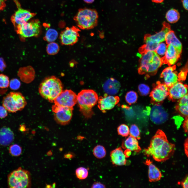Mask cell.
<instances>
[{"label":"cell","mask_w":188,"mask_h":188,"mask_svg":"<svg viewBox=\"0 0 188 188\" xmlns=\"http://www.w3.org/2000/svg\"><path fill=\"white\" fill-rule=\"evenodd\" d=\"M187 85L178 81L169 87V99L173 101L179 100L187 94Z\"/></svg>","instance_id":"9a60e30c"},{"label":"cell","mask_w":188,"mask_h":188,"mask_svg":"<svg viewBox=\"0 0 188 188\" xmlns=\"http://www.w3.org/2000/svg\"><path fill=\"white\" fill-rule=\"evenodd\" d=\"M180 15L179 12L176 9H172L168 10L166 15L167 21L171 23L177 22L179 20Z\"/></svg>","instance_id":"83f0119b"},{"label":"cell","mask_w":188,"mask_h":188,"mask_svg":"<svg viewBox=\"0 0 188 188\" xmlns=\"http://www.w3.org/2000/svg\"><path fill=\"white\" fill-rule=\"evenodd\" d=\"M167 46L168 45L166 42H161L158 44L155 51L159 56H164L167 50Z\"/></svg>","instance_id":"e575fe53"},{"label":"cell","mask_w":188,"mask_h":188,"mask_svg":"<svg viewBox=\"0 0 188 188\" xmlns=\"http://www.w3.org/2000/svg\"><path fill=\"white\" fill-rule=\"evenodd\" d=\"M21 83L20 80L17 78L12 79L9 81V85L10 89L13 90H17L20 87Z\"/></svg>","instance_id":"60d3db41"},{"label":"cell","mask_w":188,"mask_h":188,"mask_svg":"<svg viewBox=\"0 0 188 188\" xmlns=\"http://www.w3.org/2000/svg\"><path fill=\"white\" fill-rule=\"evenodd\" d=\"M138 90L140 94L142 96L147 95L149 93L150 91L149 87L144 84H141L139 85Z\"/></svg>","instance_id":"ab89813d"},{"label":"cell","mask_w":188,"mask_h":188,"mask_svg":"<svg viewBox=\"0 0 188 188\" xmlns=\"http://www.w3.org/2000/svg\"><path fill=\"white\" fill-rule=\"evenodd\" d=\"M32 69L30 67L20 68L17 73L18 76L22 82L26 83H30L33 79V73H31Z\"/></svg>","instance_id":"d4e9b609"},{"label":"cell","mask_w":188,"mask_h":188,"mask_svg":"<svg viewBox=\"0 0 188 188\" xmlns=\"http://www.w3.org/2000/svg\"><path fill=\"white\" fill-rule=\"evenodd\" d=\"M60 50L58 44L54 42L50 43L46 47V51L48 54L53 55L57 54Z\"/></svg>","instance_id":"1f68e13d"},{"label":"cell","mask_w":188,"mask_h":188,"mask_svg":"<svg viewBox=\"0 0 188 188\" xmlns=\"http://www.w3.org/2000/svg\"><path fill=\"white\" fill-rule=\"evenodd\" d=\"M152 2L156 3H160L162 2L164 0H151Z\"/></svg>","instance_id":"db71d44e"},{"label":"cell","mask_w":188,"mask_h":188,"mask_svg":"<svg viewBox=\"0 0 188 188\" xmlns=\"http://www.w3.org/2000/svg\"><path fill=\"white\" fill-rule=\"evenodd\" d=\"M2 103L8 111L13 113L22 110L26 105L27 102L20 92H11L3 98Z\"/></svg>","instance_id":"52a82bcc"},{"label":"cell","mask_w":188,"mask_h":188,"mask_svg":"<svg viewBox=\"0 0 188 188\" xmlns=\"http://www.w3.org/2000/svg\"><path fill=\"white\" fill-rule=\"evenodd\" d=\"M131 151L128 149H126L124 151V153L126 158H128L130 157L131 154Z\"/></svg>","instance_id":"f5cc1de1"},{"label":"cell","mask_w":188,"mask_h":188,"mask_svg":"<svg viewBox=\"0 0 188 188\" xmlns=\"http://www.w3.org/2000/svg\"><path fill=\"white\" fill-rule=\"evenodd\" d=\"M46 187L48 188H52V186L50 185L46 184Z\"/></svg>","instance_id":"6f0895ef"},{"label":"cell","mask_w":188,"mask_h":188,"mask_svg":"<svg viewBox=\"0 0 188 188\" xmlns=\"http://www.w3.org/2000/svg\"><path fill=\"white\" fill-rule=\"evenodd\" d=\"M139 54L140 59L138 71L140 74L155 73L163 63L162 58L155 51H147Z\"/></svg>","instance_id":"277c9868"},{"label":"cell","mask_w":188,"mask_h":188,"mask_svg":"<svg viewBox=\"0 0 188 188\" xmlns=\"http://www.w3.org/2000/svg\"><path fill=\"white\" fill-rule=\"evenodd\" d=\"M58 36V33L56 30L50 28L46 31L44 37V39L49 43L53 42L56 39Z\"/></svg>","instance_id":"f546056e"},{"label":"cell","mask_w":188,"mask_h":188,"mask_svg":"<svg viewBox=\"0 0 188 188\" xmlns=\"http://www.w3.org/2000/svg\"><path fill=\"white\" fill-rule=\"evenodd\" d=\"M9 79L6 75L0 74V88L4 89L7 88L9 86Z\"/></svg>","instance_id":"f35d334b"},{"label":"cell","mask_w":188,"mask_h":188,"mask_svg":"<svg viewBox=\"0 0 188 188\" xmlns=\"http://www.w3.org/2000/svg\"><path fill=\"white\" fill-rule=\"evenodd\" d=\"M62 90L63 85L61 80L54 76L45 78L40 84L39 88L41 96L51 102H54Z\"/></svg>","instance_id":"7a4b0ae2"},{"label":"cell","mask_w":188,"mask_h":188,"mask_svg":"<svg viewBox=\"0 0 188 188\" xmlns=\"http://www.w3.org/2000/svg\"><path fill=\"white\" fill-rule=\"evenodd\" d=\"M181 51L172 45H168L165 54L162 58L163 63L169 65H174L179 58Z\"/></svg>","instance_id":"ac0fdd59"},{"label":"cell","mask_w":188,"mask_h":188,"mask_svg":"<svg viewBox=\"0 0 188 188\" xmlns=\"http://www.w3.org/2000/svg\"><path fill=\"white\" fill-rule=\"evenodd\" d=\"M92 188H105V186L99 182H95L92 185L91 187Z\"/></svg>","instance_id":"f6af8a7d"},{"label":"cell","mask_w":188,"mask_h":188,"mask_svg":"<svg viewBox=\"0 0 188 188\" xmlns=\"http://www.w3.org/2000/svg\"><path fill=\"white\" fill-rule=\"evenodd\" d=\"M183 5L184 8L186 10H188V0L182 1Z\"/></svg>","instance_id":"816d5d0a"},{"label":"cell","mask_w":188,"mask_h":188,"mask_svg":"<svg viewBox=\"0 0 188 188\" xmlns=\"http://www.w3.org/2000/svg\"><path fill=\"white\" fill-rule=\"evenodd\" d=\"M9 151L12 156H19L21 154L22 149L19 145L17 144H14L10 146Z\"/></svg>","instance_id":"74e56055"},{"label":"cell","mask_w":188,"mask_h":188,"mask_svg":"<svg viewBox=\"0 0 188 188\" xmlns=\"http://www.w3.org/2000/svg\"><path fill=\"white\" fill-rule=\"evenodd\" d=\"M188 138H187L185 140L184 143V148L185 153L187 156L188 157Z\"/></svg>","instance_id":"c3c4849f"},{"label":"cell","mask_w":188,"mask_h":188,"mask_svg":"<svg viewBox=\"0 0 188 188\" xmlns=\"http://www.w3.org/2000/svg\"><path fill=\"white\" fill-rule=\"evenodd\" d=\"M60 150L61 151L62 150V148H60Z\"/></svg>","instance_id":"91938a15"},{"label":"cell","mask_w":188,"mask_h":188,"mask_svg":"<svg viewBox=\"0 0 188 188\" xmlns=\"http://www.w3.org/2000/svg\"><path fill=\"white\" fill-rule=\"evenodd\" d=\"M120 86L119 82L112 78L107 80L102 86L105 92L107 94L110 95H114L118 93Z\"/></svg>","instance_id":"44dd1931"},{"label":"cell","mask_w":188,"mask_h":188,"mask_svg":"<svg viewBox=\"0 0 188 188\" xmlns=\"http://www.w3.org/2000/svg\"><path fill=\"white\" fill-rule=\"evenodd\" d=\"M74 157V155L73 153L71 152H69L64 155V157L67 159H71L73 158Z\"/></svg>","instance_id":"f907efd6"},{"label":"cell","mask_w":188,"mask_h":188,"mask_svg":"<svg viewBox=\"0 0 188 188\" xmlns=\"http://www.w3.org/2000/svg\"><path fill=\"white\" fill-rule=\"evenodd\" d=\"M137 98L138 96L137 93L132 91L128 92L125 97L126 102L130 105L136 103Z\"/></svg>","instance_id":"836d02e7"},{"label":"cell","mask_w":188,"mask_h":188,"mask_svg":"<svg viewBox=\"0 0 188 188\" xmlns=\"http://www.w3.org/2000/svg\"><path fill=\"white\" fill-rule=\"evenodd\" d=\"M75 174L77 177L80 180L86 179L88 175V169L83 167L78 168L75 170Z\"/></svg>","instance_id":"d6a6232c"},{"label":"cell","mask_w":188,"mask_h":188,"mask_svg":"<svg viewBox=\"0 0 188 188\" xmlns=\"http://www.w3.org/2000/svg\"><path fill=\"white\" fill-rule=\"evenodd\" d=\"M130 136L139 139L140 138V132L137 126L135 124H132L130 126L129 129Z\"/></svg>","instance_id":"d590c367"},{"label":"cell","mask_w":188,"mask_h":188,"mask_svg":"<svg viewBox=\"0 0 188 188\" xmlns=\"http://www.w3.org/2000/svg\"><path fill=\"white\" fill-rule=\"evenodd\" d=\"M98 18V13L95 9L85 8L79 10L74 20L80 29L89 30L97 25Z\"/></svg>","instance_id":"5b68a950"},{"label":"cell","mask_w":188,"mask_h":188,"mask_svg":"<svg viewBox=\"0 0 188 188\" xmlns=\"http://www.w3.org/2000/svg\"><path fill=\"white\" fill-rule=\"evenodd\" d=\"M175 150V145L169 142L165 133L159 130L151 139L149 146L143 151L145 155L151 156L156 161L163 162L169 159Z\"/></svg>","instance_id":"6da1fadb"},{"label":"cell","mask_w":188,"mask_h":188,"mask_svg":"<svg viewBox=\"0 0 188 188\" xmlns=\"http://www.w3.org/2000/svg\"><path fill=\"white\" fill-rule=\"evenodd\" d=\"M120 101L118 96L108 95L106 93L103 96H100L98 98V107L103 113L112 109L118 104Z\"/></svg>","instance_id":"5bb4252c"},{"label":"cell","mask_w":188,"mask_h":188,"mask_svg":"<svg viewBox=\"0 0 188 188\" xmlns=\"http://www.w3.org/2000/svg\"><path fill=\"white\" fill-rule=\"evenodd\" d=\"M145 44L140 48V53H143L149 51H155L159 43L154 42L144 37Z\"/></svg>","instance_id":"4316f807"},{"label":"cell","mask_w":188,"mask_h":188,"mask_svg":"<svg viewBox=\"0 0 188 188\" xmlns=\"http://www.w3.org/2000/svg\"><path fill=\"white\" fill-rule=\"evenodd\" d=\"M79 28L75 26L70 27H67L61 32L60 35L61 44L64 45H73L78 40L79 36Z\"/></svg>","instance_id":"7c38bea8"},{"label":"cell","mask_w":188,"mask_h":188,"mask_svg":"<svg viewBox=\"0 0 188 188\" xmlns=\"http://www.w3.org/2000/svg\"><path fill=\"white\" fill-rule=\"evenodd\" d=\"M149 111L151 120L155 124H162L168 119L167 113L160 105H154Z\"/></svg>","instance_id":"2e32d148"},{"label":"cell","mask_w":188,"mask_h":188,"mask_svg":"<svg viewBox=\"0 0 188 188\" xmlns=\"http://www.w3.org/2000/svg\"><path fill=\"white\" fill-rule=\"evenodd\" d=\"M6 64L4 59L0 57V72H3L6 67Z\"/></svg>","instance_id":"ee69618b"},{"label":"cell","mask_w":188,"mask_h":188,"mask_svg":"<svg viewBox=\"0 0 188 188\" xmlns=\"http://www.w3.org/2000/svg\"><path fill=\"white\" fill-rule=\"evenodd\" d=\"M145 163L148 166V177L150 182H155L160 180L162 175L160 171L150 161H147Z\"/></svg>","instance_id":"603a6c76"},{"label":"cell","mask_w":188,"mask_h":188,"mask_svg":"<svg viewBox=\"0 0 188 188\" xmlns=\"http://www.w3.org/2000/svg\"><path fill=\"white\" fill-rule=\"evenodd\" d=\"M111 162L113 165L121 166L126 164V157L124 151L120 147H119L112 150L110 153Z\"/></svg>","instance_id":"ffe728a7"},{"label":"cell","mask_w":188,"mask_h":188,"mask_svg":"<svg viewBox=\"0 0 188 188\" xmlns=\"http://www.w3.org/2000/svg\"><path fill=\"white\" fill-rule=\"evenodd\" d=\"M98 98L97 93L92 90H83L78 94L77 102L80 111L86 118H90L93 115L92 108L97 104Z\"/></svg>","instance_id":"3957f363"},{"label":"cell","mask_w":188,"mask_h":188,"mask_svg":"<svg viewBox=\"0 0 188 188\" xmlns=\"http://www.w3.org/2000/svg\"><path fill=\"white\" fill-rule=\"evenodd\" d=\"M118 134L123 137H127L129 134V128L128 126L125 124H122L117 128Z\"/></svg>","instance_id":"8d00e7d4"},{"label":"cell","mask_w":188,"mask_h":188,"mask_svg":"<svg viewBox=\"0 0 188 188\" xmlns=\"http://www.w3.org/2000/svg\"><path fill=\"white\" fill-rule=\"evenodd\" d=\"M14 138V133L9 127H4L0 129V145L8 146L13 141Z\"/></svg>","instance_id":"7402d4cb"},{"label":"cell","mask_w":188,"mask_h":188,"mask_svg":"<svg viewBox=\"0 0 188 188\" xmlns=\"http://www.w3.org/2000/svg\"><path fill=\"white\" fill-rule=\"evenodd\" d=\"M84 2L87 3H91L93 2L95 0H83Z\"/></svg>","instance_id":"11a10c76"},{"label":"cell","mask_w":188,"mask_h":188,"mask_svg":"<svg viewBox=\"0 0 188 188\" xmlns=\"http://www.w3.org/2000/svg\"><path fill=\"white\" fill-rule=\"evenodd\" d=\"M122 147L124 149H128L137 152H139L141 150L137 139L130 136L123 142Z\"/></svg>","instance_id":"cb8c5ba5"},{"label":"cell","mask_w":188,"mask_h":188,"mask_svg":"<svg viewBox=\"0 0 188 188\" xmlns=\"http://www.w3.org/2000/svg\"><path fill=\"white\" fill-rule=\"evenodd\" d=\"M162 25V28L160 31L152 35L146 34L145 35L144 37L158 43L164 42L166 35L167 33L171 30V28L169 24L166 21L163 22Z\"/></svg>","instance_id":"d6986e66"},{"label":"cell","mask_w":188,"mask_h":188,"mask_svg":"<svg viewBox=\"0 0 188 188\" xmlns=\"http://www.w3.org/2000/svg\"><path fill=\"white\" fill-rule=\"evenodd\" d=\"M186 71H181L178 75V81L185 80L186 77Z\"/></svg>","instance_id":"7bdbcfd3"},{"label":"cell","mask_w":188,"mask_h":188,"mask_svg":"<svg viewBox=\"0 0 188 188\" xmlns=\"http://www.w3.org/2000/svg\"><path fill=\"white\" fill-rule=\"evenodd\" d=\"M55 104L63 107L73 108L77 103V96L71 90L62 91L54 100Z\"/></svg>","instance_id":"8fae6325"},{"label":"cell","mask_w":188,"mask_h":188,"mask_svg":"<svg viewBox=\"0 0 188 188\" xmlns=\"http://www.w3.org/2000/svg\"><path fill=\"white\" fill-rule=\"evenodd\" d=\"M168 88L164 83L157 82L150 93L151 103L154 105H160L168 95Z\"/></svg>","instance_id":"4fadbf2b"},{"label":"cell","mask_w":188,"mask_h":188,"mask_svg":"<svg viewBox=\"0 0 188 188\" xmlns=\"http://www.w3.org/2000/svg\"><path fill=\"white\" fill-rule=\"evenodd\" d=\"M15 29L21 38L37 37L41 31L40 22L37 19L33 20L18 26Z\"/></svg>","instance_id":"ba28073f"},{"label":"cell","mask_w":188,"mask_h":188,"mask_svg":"<svg viewBox=\"0 0 188 188\" xmlns=\"http://www.w3.org/2000/svg\"><path fill=\"white\" fill-rule=\"evenodd\" d=\"M188 177L187 176L184 179V180L181 182V184L184 188H187L188 186Z\"/></svg>","instance_id":"bcb514c9"},{"label":"cell","mask_w":188,"mask_h":188,"mask_svg":"<svg viewBox=\"0 0 188 188\" xmlns=\"http://www.w3.org/2000/svg\"><path fill=\"white\" fill-rule=\"evenodd\" d=\"M7 0H0V12L3 10L6 6L5 2Z\"/></svg>","instance_id":"7dc6e473"},{"label":"cell","mask_w":188,"mask_h":188,"mask_svg":"<svg viewBox=\"0 0 188 188\" xmlns=\"http://www.w3.org/2000/svg\"><path fill=\"white\" fill-rule=\"evenodd\" d=\"M47 154L48 156H50L52 155V153L51 150H50L47 152Z\"/></svg>","instance_id":"9f6ffc18"},{"label":"cell","mask_w":188,"mask_h":188,"mask_svg":"<svg viewBox=\"0 0 188 188\" xmlns=\"http://www.w3.org/2000/svg\"><path fill=\"white\" fill-rule=\"evenodd\" d=\"M8 183L11 188L30 187L31 186V179L30 172L19 168L10 173L8 177Z\"/></svg>","instance_id":"8992f818"},{"label":"cell","mask_w":188,"mask_h":188,"mask_svg":"<svg viewBox=\"0 0 188 188\" xmlns=\"http://www.w3.org/2000/svg\"><path fill=\"white\" fill-rule=\"evenodd\" d=\"M183 128L185 131L186 132H188V118L187 117H186V119L184 123Z\"/></svg>","instance_id":"681fc988"},{"label":"cell","mask_w":188,"mask_h":188,"mask_svg":"<svg viewBox=\"0 0 188 188\" xmlns=\"http://www.w3.org/2000/svg\"><path fill=\"white\" fill-rule=\"evenodd\" d=\"M56 185V184L54 182L52 184V188H55V187Z\"/></svg>","instance_id":"680465c9"},{"label":"cell","mask_w":188,"mask_h":188,"mask_svg":"<svg viewBox=\"0 0 188 188\" xmlns=\"http://www.w3.org/2000/svg\"><path fill=\"white\" fill-rule=\"evenodd\" d=\"M14 1L17 10L11 16V20L15 28L18 26L28 21L36 14L22 8L17 0H14Z\"/></svg>","instance_id":"30bf717a"},{"label":"cell","mask_w":188,"mask_h":188,"mask_svg":"<svg viewBox=\"0 0 188 188\" xmlns=\"http://www.w3.org/2000/svg\"><path fill=\"white\" fill-rule=\"evenodd\" d=\"M175 66H174L166 68L162 72L161 77L164 84L168 88L178 81V75L175 71Z\"/></svg>","instance_id":"e0dca14e"},{"label":"cell","mask_w":188,"mask_h":188,"mask_svg":"<svg viewBox=\"0 0 188 188\" xmlns=\"http://www.w3.org/2000/svg\"><path fill=\"white\" fill-rule=\"evenodd\" d=\"M8 115L7 111L3 106L0 105V118H3Z\"/></svg>","instance_id":"b9f144b4"},{"label":"cell","mask_w":188,"mask_h":188,"mask_svg":"<svg viewBox=\"0 0 188 188\" xmlns=\"http://www.w3.org/2000/svg\"><path fill=\"white\" fill-rule=\"evenodd\" d=\"M188 103L178 101V103L176 106L175 109L181 115L186 117L188 116Z\"/></svg>","instance_id":"4dcf8cb0"},{"label":"cell","mask_w":188,"mask_h":188,"mask_svg":"<svg viewBox=\"0 0 188 188\" xmlns=\"http://www.w3.org/2000/svg\"><path fill=\"white\" fill-rule=\"evenodd\" d=\"M165 41L168 45H172L179 50L182 51L181 43L173 31L171 30L167 33Z\"/></svg>","instance_id":"484cf974"},{"label":"cell","mask_w":188,"mask_h":188,"mask_svg":"<svg viewBox=\"0 0 188 188\" xmlns=\"http://www.w3.org/2000/svg\"><path fill=\"white\" fill-rule=\"evenodd\" d=\"M93 153L94 156L98 159L103 158L106 154V150L105 148L100 145H96L94 148Z\"/></svg>","instance_id":"f1b7e54d"},{"label":"cell","mask_w":188,"mask_h":188,"mask_svg":"<svg viewBox=\"0 0 188 188\" xmlns=\"http://www.w3.org/2000/svg\"><path fill=\"white\" fill-rule=\"evenodd\" d=\"M73 110V108L63 107L55 104L52 107L55 120L62 125L69 123L72 117Z\"/></svg>","instance_id":"9c48e42d"}]
</instances>
